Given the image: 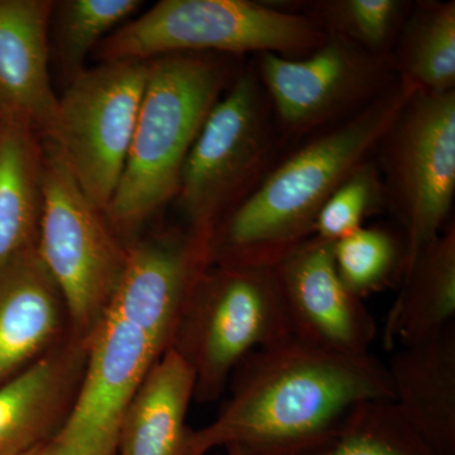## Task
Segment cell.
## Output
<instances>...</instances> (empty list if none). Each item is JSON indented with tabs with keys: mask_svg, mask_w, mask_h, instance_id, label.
I'll use <instances>...</instances> for the list:
<instances>
[{
	"mask_svg": "<svg viewBox=\"0 0 455 455\" xmlns=\"http://www.w3.org/2000/svg\"><path fill=\"white\" fill-rule=\"evenodd\" d=\"M228 388L229 397L212 423L188 433L187 455L220 448L305 455L358 406L394 398L387 370L372 355L340 357L293 337L251 353Z\"/></svg>",
	"mask_w": 455,
	"mask_h": 455,
	"instance_id": "6da1fadb",
	"label": "cell"
},
{
	"mask_svg": "<svg viewBox=\"0 0 455 455\" xmlns=\"http://www.w3.org/2000/svg\"><path fill=\"white\" fill-rule=\"evenodd\" d=\"M415 92L397 82L355 116L281 157L212 230L209 265L274 267L309 241L324 204L353 171L373 157Z\"/></svg>",
	"mask_w": 455,
	"mask_h": 455,
	"instance_id": "7a4b0ae2",
	"label": "cell"
},
{
	"mask_svg": "<svg viewBox=\"0 0 455 455\" xmlns=\"http://www.w3.org/2000/svg\"><path fill=\"white\" fill-rule=\"evenodd\" d=\"M239 57L179 53L149 60L145 94L121 181L106 215L125 243L175 200L206 116L242 70Z\"/></svg>",
	"mask_w": 455,
	"mask_h": 455,
	"instance_id": "3957f363",
	"label": "cell"
},
{
	"mask_svg": "<svg viewBox=\"0 0 455 455\" xmlns=\"http://www.w3.org/2000/svg\"><path fill=\"white\" fill-rule=\"evenodd\" d=\"M326 37L313 18L272 2L163 0L110 33L92 55L99 62L179 53L299 59L319 49Z\"/></svg>",
	"mask_w": 455,
	"mask_h": 455,
	"instance_id": "277c9868",
	"label": "cell"
},
{
	"mask_svg": "<svg viewBox=\"0 0 455 455\" xmlns=\"http://www.w3.org/2000/svg\"><path fill=\"white\" fill-rule=\"evenodd\" d=\"M286 143L256 68L244 66L206 116L185 160L173 200L184 227L211 238L283 157Z\"/></svg>",
	"mask_w": 455,
	"mask_h": 455,
	"instance_id": "5b68a950",
	"label": "cell"
},
{
	"mask_svg": "<svg viewBox=\"0 0 455 455\" xmlns=\"http://www.w3.org/2000/svg\"><path fill=\"white\" fill-rule=\"evenodd\" d=\"M292 337L272 267L208 265L185 302L170 349L190 368L194 401L227 391L254 350Z\"/></svg>",
	"mask_w": 455,
	"mask_h": 455,
	"instance_id": "8992f818",
	"label": "cell"
},
{
	"mask_svg": "<svg viewBox=\"0 0 455 455\" xmlns=\"http://www.w3.org/2000/svg\"><path fill=\"white\" fill-rule=\"evenodd\" d=\"M44 203L37 247L68 310L70 334L89 339L109 310L128 243L85 193L50 140H44Z\"/></svg>",
	"mask_w": 455,
	"mask_h": 455,
	"instance_id": "52a82bcc",
	"label": "cell"
},
{
	"mask_svg": "<svg viewBox=\"0 0 455 455\" xmlns=\"http://www.w3.org/2000/svg\"><path fill=\"white\" fill-rule=\"evenodd\" d=\"M374 156L386 208L403 229L406 271L420 251L451 223L455 196V90L443 94L416 92Z\"/></svg>",
	"mask_w": 455,
	"mask_h": 455,
	"instance_id": "ba28073f",
	"label": "cell"
},
{
	"mask_svg": "<svg viewBox=\"0 0 455 455\" xmlns=\"http://www.w3.org/2000/svg\"><path fill=\"white\" fill-rule=\"evenodd\" d=\"M147 61L99 62L68 83L50 140L74 179L107 211L121 181L140 103Z\"/></svg>",
	"mask_w": 455,
	"mask_h": 455,
	"instance_id": "9c48e42d",
	"label": "cell"
},
{
	"mask_svg": "<svg viewBox=\"0 0 455 455\" xmlns=\"http://www.w3.org/2000/svg\"><path fill=\"white\" fill-rule=\"evenodd\" d=\"M254 68L283 139H309L346 121L398 82L390 57L371 55L337 36L304 57L254 56Z\"/></svg>",
	"mask_w": 455,
	"mask_h": 455,
	"instance_id": "30bf717a",
	"label": "cell"
},
{
	"mask_svg": "<svg viewBox=\"0 0 455 455\" xmlns=\"http://www.w3.org/2000/svg\"><path fill=\"white\" fill-rule=\"evenodd\" d=\"M163 357L133 326L108 313L90 339L73 406L46 455H116L125 412L149 368Z\"/></svg>",
	"mask_w": 455,
	"mask_h": 455,
	"instance_id": "8fae6325",
	"label": "cell"
},
{
	"mask_svg": "<svg viewBox=\"0 0 455 455\" xmlns=\"http://www.w3.org/2000/svg\"><path fill=\"white\" fill-rule=\"evenodd\" d=\"M272 268L293 338L340 357L371 355L376 319L340 280L333 244L310 238Z\"/></svg>",
	"mask_w": 455,
	"mask_h": 455,
	"instance_id": "7c38bea8",
	"label": "cell"
},
{
	"mask_svg": "<svg viewBox=\"0 0 455 455\" xmlns=\"http://www.w3.org/2000/svg\"><path fill=\"white\" fill-rule=\"evenodd\" d=\"M208 242L184 226L136 236L128 243L127 262L108 313L136 328L164 355L191 287L209 265Z\"/></svg>",
	"mask_w": 455,
	"mask_h": 455,
	"instance_id": "4fadbf2b",
	"label": "cell"
},
{
	"mask_svg": "<svg viewBox=\"0 0 455 455\" xmlns=\"http://www.w3.org/2000/svg\"><path fill=\"white\" fill-rule=\"evenodd\" d=\"M51 0H0V121L49 140L57 100L50 77Z\"/></svg>",
	"mask_w": 455,
	"mask_h": 455,
	"instance_id": "5bb4252c",
	"label": "cell"
},
{
	"mask_svg": "<svg viewBox=\"0 0 455 455\" xmlns=\"http://www.w3.org/2000/svg\"><path fill=\"white\" fill-rule=\"evenodd\" d=\"M90 339L68 334L0 385V455H25L61 427L85 372Z\"/></svg>",
	"mask_w": 455,
	"mask_h": 455,
	"instance_id": "9a60e30c",
	"label": "cell"
},
{
	"mask_svg": "<svg viewBox=\"0 0 455 455\" xmlns=\"http://www.w3.org/2000/svg\"><path fill=\"white\" fill-rule=\"evenodd\" d=\"M68 334L64 298L35 245L0 268V385Z\"/></svg>",
	"mask_w": 455,
	"mask_h": 455,
	"instance_id": "2e32d148",
	"label": "cell"
},
{
	"mask_svg": "<svg viewBox=\"0 0 455 455\" xmlns=\"http://www.w3.org/2000/svg\"><path fill=\"white\" fill-rule=\"evenodd\" d=\"M392 403L436 455H455V323L391 350Z\"/></svg>",
	"mask_w": 455,
	"mask_h": 455,
	"instance_id": "e0dca14e",
	"label": "cell"
},
{
	"mask_svg": "<svg viewBox=\"0 0 455 455\" xmlns=\"http://www.w3.org/2000/svg\"><path fill=\"white\" fill-rule=\"evenodd\" d=\"M194 376L173 350L149 368L131 400L116 455H187Z\"/></svg>",
	"mask_w": 455,
	"mask_h": 455,
	"instance_id": "ac0fdd59",
	"label": "cell"
},
{
	"mask_svg": "<svg viewBox=\"0 0 455 455\" xmlns=\"http://www.w3.org/2000/svg\"><path fill=\"white\" fill-rule=\"evenodd\" d=\"M455 320L453 221L407 267L383 331L385 348L409 346L444 331Z\"/></svg>",
	"mask_w": 455,
	"mask_h": 455,
	"instance_id": "d6986e66",
	"label": "cell"
},
{
	"mask_svg": "<svg viewBox=\"0 0 455 455\" xmlns=\"http://www.w3.org/2000/svg\"><path fill=\"white\" fill-rule=\"evenodd\" d=\"M44 164L40 134L0 121V268L37 243Z\"/></svg>",
	"mask_w": 455,
	"mask_h": 455,
	"instance_id": "ffe728a7",
	"label": "cell"
},
{
	"mask_svg": "<svg viewBox=\"0 0 455 455\" xmlns=\"http://www.w3.org/2000/svg\"><path fill=\"white\" fill-rule=\"evenodd\" d=\"M390 59L398 82L416 92H454V0L414 3Z\"/></svg>",
	"mask_w": 455,
	"mask_h": 455,
	"instance_id": "44dd1931",
	"label": "cell"
},
{
	"mask_svg": "<svg viewBox=\"0 0 455 455\" xmlns=\"http://www.w3.org/2000/svg\"><path fill=\"white\" fill-rule=\"evenodd\" d=\"M314 20L371 55L390 57L414 3L409 0H296L272 2Z\"/></svg>",
	"mask_w": 455,
	"mask_h": 455,
	"instance_id": "7402d4cb",
	"label": "cell"
},
{
	"mask_svg": "<svg viewBox=\"0 0 455 455\" xmlns=\"http://www.w3.org/2000/svg\"><path fill=\"white\" fill-rule=\"evenodd\" d=\"M143 7L140 0H61L53 2L50 36L68 83L84 70L110 33L127 23Z\"/></svg>",
	"mask_w": 455,
	"mask_h": 455,
	"instance_id": "603a6c76",
	"label": "cell"
},
{
	"mask_svg": "<svg viewBox=\"0 0 455 455\" xmlns=\"http://www.w3.org/2000/svg\"><path fill=\"white\" fill-rule=\"evenodd\" d=\"M305 455H436L390 400L358 406L333 435Z\"/></svg>",
	"mask_w": 455,
	"mask_h": 455,
	"instance_id": "cb8c5ba5",
	"label": "cell"
},
{
	"mask_svg": "<svg viewBox=\"0 0 455 455\" xmlns=\"http://www.w3.org/2000/svg\"><path fill=\"white\" fill-rule=\"evenodd\" d=\"M333 257L340 280L362 300L405 274V243L387 228L362 227L333 243Z\"/></svg>",
	"mask_w": 455,
	"mask_h": 455,
	"instance_id": "d4e9b609",
	"label": "cell"
},
{
	"mask_svg": "<svg viewBox=\"0 0 455 455\" xmlns=\"http://www.w3.org/2000/svg\"><path fill=\"white\" fill-rule=\"evenodd\" d=\"M383 208L386 197L381 173L374 158H370L329 197L317 215L311 238L333 244L357 232L368 217Z\"/></svg>",
	"mask_w": 455,
	"mask_h": 455,
	"instance_id": "484cf974",
	"label": "cell"
},
{
	"mask_svg": "<svg viewBox=\"0 0 455 455\" xmlns=\"http://www.w3.org/2000/svg\"><path fill=\"white\" fill-rule=\"evenodd\" d=\"M44 444H46V443H44ZM44 444L38 445V447L32 449L31 451H28V453H26L25 455H46V451H44Z\"/></svg>",
	"mask_w": 455,
	"mask_h": 455,
	"instance_id": "4316f807",
	"label": "cell"
},
{
	"mask_svg": "<svg viewBox=\"0 0 455 455\" xmlns=\"http://www.w3.org/2000/svg\"><path fill=\"white\" fill-rule=\"evenodd\" d=\"M226 451L228 455H242L241 451H236L235 448H227Z\"/></svg>",
	"mask_w": 455,
	"mask_h": 455,
	"instance_id": "83f0119b",
	"label": "cell"
},
{
	"mask_svg": "<svg viewBox=\"0 0 455 455\" xmlns=\"http://www.w3.org/2000/svg\"><path fill=\"white\" fill-rule=\"evenodd\" d=\"M212 455H218V454H212Z\"/></svg>",
	"mask_w": 455,
	"mask_h": 455,
	"instance_id": "f1b7e54d",
	"label": "cell"
}]
</instances>
